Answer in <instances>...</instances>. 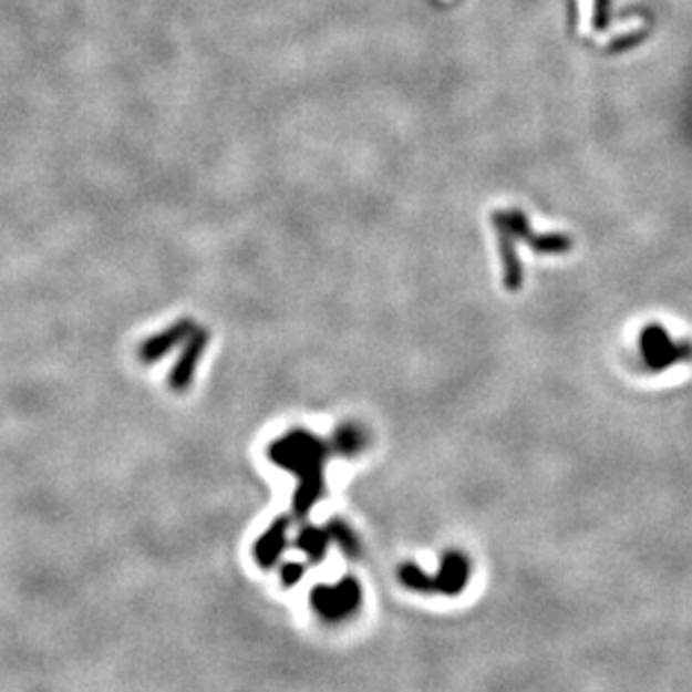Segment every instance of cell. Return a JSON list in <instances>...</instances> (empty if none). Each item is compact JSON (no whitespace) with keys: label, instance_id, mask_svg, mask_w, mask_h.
I'll return each mask as SVG.
<instances>
[{"label":"cell","instance_id":"6da1fadb","mask_svg":"<svg viewBox=\"0 0 692 692\" xmlns=\"http://www.w3.org/2000/svg\"><path fill=\"white\" fill-rule=\"evenodd\" d=\"M322 447L309 438H288L277 445L272 458L301 475V488L295 497V513L306 515L322 495Z\"/></svg>","mask_w":692,"mask_h":692},{"label":"cell","instance_id":"7a4b0ae2","mask_svg":"<svg viewBox=\"0 0 692 692\" xmlns=\"http://www.w3.org/2000/svg\"><path fill=\"white\" fill-rule=\"evenodd\" d=\"M639 347H641L643 362L648 364V369H652L657 373L692 360V342L674 340L668 333V329L659 322L648 324L641 331Z\"/></svg>","mask_w":692,"mask_h":692},{"label":"cell","instance_id":"3957f363","mask_svg":"<svg viewBox=\"0 0 692 692\" xmlns=\"http://www.w3.org/2000/svg\"><path fill=\"white\" fill-rule=\"evenodd\" d=\"M362 605V587L353 576H344L338 585H320L311 591V607L320 619L340 623Z\"/></svg>","mask_w":692,"mask_h":692},{"label":"cell","instance_id":"277c9868","mask_svg":"<svg viewBox=\"0 0 692 692\" xmlns=\"http://www.w3.org/2000/svg\"><path fill=\"white\" fill-rule=\"evenodd\" d=\"M468 580H471V562H468V558L464 554H458V551L445 554L443 560H441L438 571L434 574L436 593L454 598V596H458L461 591L468 587Z\"/></svg>","mask_w":692,"mask_h":692},{"label":"cell","instance_id":"5b68a950","mask_svg":"<svg viewBox=\"0 0 692 692\" xmlns=\"http://www.w3.org/2000/svg\"><path fill=\"white\" fill-rule=\"evenodd\" d=\"M288 519L281 517L277 521H272V526L259 537L255 545V560L259 567L270 569L277 565V560L281 558V554L288 547Z\"/></svg>","mask_w":692,"mask_h":692},{"label":"cell","instance_id":"8992f818","mask_svg":"<svg viewBox=\"0 0 692 692\" xmlns=\"http://www.w3.org/2000/svg\"><path fill=\"white\" fill-rule=\"evenodd\" d=\"M331 535L327 528H316V526H306L299 530L297 540H295V547L309 558L313 565L322 562L329 547H331Z\"/></svg>","mask_w":692,"mask_h":692},{"label":"cell","instance_id":"52a82bcc","mask_svg":"<svg viewBox=\"0 0 692 692\" xmlns=\"http://www.w3.org/2000/svg\"><path fill=\"white\" fill-rule=\"evenodd\" d=\"M399 580L410 589L419 593H436L434 587V576H427L419 565L405 562L399 567Z\"/></svg>","mask_w":692,"mask_h":692},{"label":"cell","instance_id":"ba28073f","mask_svg":"<svg viewBox=\"0 0 692 692\" xmlns=\"http://www.w3.org/2000/svg\"><path fill=\"white\" fill-rule=\"evenodd\" d=\"M327 530H329V535H331V543L338 545L344 556H349V558H358V556H360V543H358V537L353 535V530H351L344 521L333 519V521L327 526Z\"/></svg>","mask_w":692,"mask_h":692},{"label":"cell","instance_id":"9c48e42d","mask_svg":"<svg viewBox=\"0 0 692 692\" xmlns=\"http://www.w3.org/2000/svg\"><path fill=\"white\" fill-rule=\"evenodd\" d=\"M303 578V565L299 562H288L281 569V582L283 587H295Z\"/></svg>","mask_w":692,"mask_h":692}]
</instances>
